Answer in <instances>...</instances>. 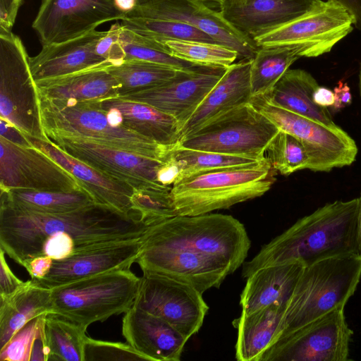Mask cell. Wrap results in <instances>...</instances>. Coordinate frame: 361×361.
<instances>
[{"label":"cell","instance_id":"1","mask_svg":"<svg viewBox=\"0 0 361 361\" xmlns=\"http://www.w3.org/2000/svg\"><path fill=\"white\" fill-rule=\"evenodd\" d=\"M148 227L137 212L123 213L97 203L68 212L47 214L19 209L1 200L0 247L20 265L37 257L43 240L56 233L71 235L77 252L140 238Z\"/></svg>","mask_w":361,"mask_h":361},{"label":"cell","instance_id":"2","mask_svg":"<svg viewBox=\"0 0 361 361\" xmlns=\"http://www.w3.org/2000/svg\"><path fill=\"white\" fill-rule=\"evenodd\" d=\"M357 212L358 197L336 200L318 208L244 262L242 276L247 279L256 270L270 265L290 262L305 267L329 258L359 255Z\"/></svg>","mask_w":361,"mask_h":361},{"label":"cell","instance_id":"3","mask_svg":"<svg viewBox=\"0 0 361 361\" xmlns=\"http://www.w3.org/2000/svg\"><path fill=\"white\" fill-rule=\"evenodd\" d=\"M39 103L47 139L53 135L79 138L161 161L169 159L173 148L114 124L97 101L59 100L39 96Z\"/></svg>","mask_w":361,"mask_h":361},{"label":"cell","instance_id":"4","mask_svg":"<svg viewBox=\"0 0 361 361\" xmlns=\"http://www.w3.org/2000/svg\"><path fill=\"white\" fill-rule=\"evenodd\" d=\"M274 172L266 157L254 164L183 177L170 192L178 215H201L263 195L275 180Z\"/></svg>","mask_w":361,"mask_h":361},{"label":"cell","instance_id":"5","mask_svg":"<svg viewBox=\"0 0 361 361\" xmlns=\"http://www.w3.org/2000/svg\"><path fill=\"white\" fill-rule=\"evenodd\" d=\"M360 279L358 254L329 258L303 267L284 312L280 338L336 309L344 308Z\"/></svg>","mask_w":361,"mask_h":361},{"label":"cell","instance_id":"6","mask_svg":"<svg viewBox=\"0 0 361 361\" xmlns=\"http://www.w3.org/2000/svg\"><path fill=\"white\" fill-rule=\"evenodd\" d=\"M140 283L129 269H116L51 289V312L87 329L96 322L127 312Z\"/></svg>","mask_w":361,"mask_h":361},{"label":"cell","instance_id":"7","mask_svg":"<svg viewBox=\"0 0 361 361\" xmlns=\"http://www.w3.org/2000/svg\"><path fill=\"white\" fill-rule=\"evenodd\" d=\"M142 238L192 245L224 260L235 270L245 262L251 244L244 225L222 214L178 215L148 227Z\"/></svg>","mask_w":361,"mask_h":361},{"label":"cell","instance_id":"8","mask_svg":"<svg viewBox=\"0 0 361 361\" xmlns=\"http://www.w3.org/2000/svg\"><path fill=\"white\" fill-rule=\"evenodd\" d=\"M279 128L251 103L234 108L183 137L180 147L262 159Z\"/></svg>","mask_w":361,"mask_h":361},{"label":"cell","instance_id":"9","mask_svg":"<svg viewBox=\"0 0 361 361\" xmlns=\"http://www.w3.org/2000/svg\"><path fill=\"white\" fill-rule=\"evenodd\" d=\"M29 57L18 36L0 33V118L25 135L47 139Z\"/></svg>","mask_w":361,"mask_h":361},{"label":"cell","instance_id":"10","mask_svg":"<svg viewBox=\"0 0 361 361\" xmlns=\"http://www.w3.org/2000/svg\"><path fill=\"white\" fill-rule=\"evenodd\" d=\"M279 130L288 133L303 144L308 157V169L329 172L352 164L357 154L353 139L339 126L331 128L268 103L262 97L250 102Z\"/></svg>","mask_w":361,"mask_h":361},{"label":"cell","instance_id":"11","mask_svg":"<svg viewBox=\"0 0 361 361\" xmlns=\"http://www.w3.org/2000/svg\"><path fill=\"white\" fill-rule=\"evenodd\" d=\"M353 29L349 13L334 1H321L300 17L254 39L258 47L293 46L301 57L329 52Z\"/></svg>","mask_w":361,"mask_h":361},{"label":"cell","instance_id":"12","mask_svg":"<svg viewBox=\"0 0 361 361\" xmlns=\"http://www.w3.org/2000/svg\"><path fill=\"white\" fill-rule=\"evenodd\" d=\"M353 334L338 308L279 338L260 361H348Z\"/></svg>","mask_w":361,"mask_h":361},{"label":"cell","instance_id":"13","mask_svg":"<svg viewBox=\"0 0 361 361\" xmlns=\"http://www.w3.org/2000/svg\"><path fill=\"white\" fill-rule=\"evenodd\" d=\"M133 306L157 316L188 339L201 328L209 307L192 286L152 272H142Z\"/></svg>","mask_w":361,"mask_h":361},{"label":"cell","instance_id":"14","mask_svg":"<svg viewBox=\"0 0 361 361\" xmlns=\"http://www.w3.org/2000/svg\"><path fill=\"white\" fill-rule=\"evenodd\" d=\"M0 149L1 191L87 192L74 176L32 145H17L0 136Z\"/></svg>","mask_w":361,"mask_h":361},{"label":"cell","instance_id":"15","mask_svg":"<svg viewBox=\"0 0 361 361\" xmlns=\"http://www.w3.org/2000/svg\"><path fill=\"white\" fill-rule=\"evenodd\" d=\"M47 140L64 152L134 190L171 189L159 180L165 161L79 138L53 135Z\"/></svg>","mask_w":361,"mask_h":361},{"label":"cell","instance_id":"16","mask_svg":"<svg viewBox=\"0 0 361 361\" xmlns=\"http://www.w3.org/2000/svg\"><path fill=\"white\" fill-rule=\"evenodd\" d=\"M135 262L142 272L155 273L188 283L202 294L212 288H219L226 277L235 271L228 263L215 257L141 240Z\"/></svg>","mask_w":361,"mask_h":361},{"label":"cell","instance_id":"17","mask_svg":"<svg viewBox=\"0 0 361 361\" xmlns=\"http://www.w3.org/2000/svg\"><path fill=\"white\" fill-rule=\"evenodd\" d=\"M124 16L109 0H42L32 26L44 47L75 39Z\"/></svg>","mask_w":361,"mask_h":361},{"label":"cell","instance_id":"18","mask_svg":"<svg viewBox=\"0 0 361 361\" xmlns=\"http://www.w3.org/2000/svg\"><path fill=\"white\" fill-rule=\"evenodd\" d=\"M125 18H158L188 24L236 51L240 60L252 59L259 47L254 39L231 25L220 11L201 1L152 0L137 6Z\"/></svg>","mask_w":361,"mask_h":361},{"label":"cell","instance_id":"19","mask_svg":"<svg viewBox=\"0 0 361 361\" xmlns=\"http://www.w3.org/2000/svg\"><path fill=\"white\" fill-rule=\"evenodd\" d=\"M226 70L203 66L195 70L178 71L159 85L121 98L149 104L176 118L182 128Z\"/></svg>","mask_w":361,"mask_h":361},{"label":"cell","instance_id":"20","mask_svg":"<svg viewBox=\"0 0 361 361\" xmlns=\"http://www.w3.org/2000/svg\"><path fill=\"white\" fill-rule=\"evenodd\" d=\"M140 250V238L102 244L54 260L47 276L32 280L39 286L51 289L107 271L129 269L136 262Z\"/></svg>","mask_w":361,"mask_h":361},{"label":"cell","instance_id":"21","mask_svg":"<svg viewBox=\"0 0 361 361\" xmlns=\"http://www.w3.org/2000/svg\"><path fill=\"white\" fill-rule=\"evenodd\" d=\"M322 0H221L220 12L235 29L252 39L314 8Z\"/></svg>","mask_w":361,"mask_h":361},{"label":"cell","instance_id":"22","mask_svg":"<svg viewBox=\"0 0 361 361\" xmlns=\"http://www.w3.org/2000/svg\"><path fill=\"white\" fill-rule=\"evenodd\" d=\"M122 334L149 361H179L188 340L163 319L133 305L125 312Z\"/></svg>","mask_w":361,"mask_h":361},{"label":"cell","instance_id":"23","mask_svg":"<svg viewBox=\"0 0 361 361\" xmlns=\"http://www.w3.org/2000/svg\"><path fill=\"white\" fill-rule=\"evenodd\" d=\"M104 31L94 30L75 39L42 47L40 52L29 57L35 81L61 77L112 63L96 51Z\"/></svg>","mask_w":361,"mask_h":361},{"label":"cell","instance_id":"24","mask_svg":"<svg viewBox=\"0 0 361 361\" xmlns=\"http://www.w3.org/2000/svg\"><path fill=\"white\" fill-rule=\"evenodd\" d=\"M27 141L76 178L95 203L130 214L134 188L114 179L64 152L47 139L25 135Z\"/></svg>","mask_w":361,"mask_h":361},{"label":"cell","instance_id":"25","mask_svg":"<svg viewBox=\"0 0 361 361\" xmlns=\"http://www.w3.org/2000/svg\"><path fill=\"white\" fill-rule=\"evenodd\" d=\"M97 102L114 124L169 147L180 142L181 126L178 121L149 104L118 97Z\"/></svg>","mask_w":361,"mask_h":361},{"label":"cell","instance_id":"26","mask_svg":"<svg viewBox=\"0 0 361 361\" xmlns=\"http://www.w3.org/2000/svg\"><path fill=\"white\" fill-rule=\"evenodd\" d=\"M250 67L251 60H240L226 68L222 77L182 127L180 139L217 116L250 102L252 97Z\"/></svg>","mask_w":361,"mask_h":361},{"label":"cell","instance_id":"27","mask_svg":"<svg viewBox=\"0 0 361 361\" xmlns=\"http://www.w3.org/2000/svg\"><path fill=\"white\" fill-rule=\"evenodd\" d=\"M303 267L283 263L262 267L247 278L240 294L242 312L250 313L269 305L287 304Z\"/></svg>","mask_w":361,"mask_h":361},{"label":"cell","instance_id":"28","mask_svg":"<svg viewBox=\"0 0 361 361\" xmlns=\"http://www.w3.org/2000/svg\"><path fill=\"white\" fill-rule=\"evenodd\" d=\"M286 308L283 305H269L250 313L241 312L233 321L238 330L237 360L260 361L281 335Z\"/></svg>","mask_w":361,"mask_h":361},{"label":"cell","instance_id":"29","mask_svg":"<svg viewBox=\"0 0 361 361\" xmlns=\"http://www.w3.org/2000/svg\"><path fill=\"white\" fill-rule=\"evenodd\" d=\"M106 68L35 81L38 95L51 99L80 102L117 97L119 84Z\"/></svg>","mask_w":361,"mask_h":361},{"label":"cell","instance_id":"30","mask_svg":"<svg viewBox=\"0 0 361 361\" xmlns=\"http://www.w3.org/2000/svg\"><path fill=\"white\" fill-rule=\"evenodd\" d=\"M318 86L317 80L306 71L288 69L272 89L261 97L275 106L336 128L338 126L328 109L313 101V94Z\"/></svg>","mask_w":361,"mask_h":361},{"label":"cell","instance_id":"31","mask_svg":"<svg viewBox=\"0 0 361 361\" xmlns=\"http://www.w3.org/2000/svg\"><path fill=\"white\" fill-rule=\"evenodd\" d=\"M51 312V289L32 279L8 298L0 300V348L30 320Z\"/></svg>","mask_w":361,"mask_h":361},{"label":"cell","instance_id":"32","mask_svg":"<svg viewBox=\"0 0 361 361\" xmlns=\"http://www.w3.org/2000/svg\"><path fill=\"white\" fill-rule=\"evenodd\" d=\"M1 200L19 209L47 214L68 212L95 203L85 191L9 190L1 191Z\"/></svg>","mask_w":361,"mask_h":361},{"label":"cell","instance_id":"33","mask_svg":"<svg viewBox=\"0 0 361 361\" xmlns=\"http://www.w3.org/2000/svg\"><path fill=\"white\" fill-rule=\"evenodd\" d=\"M300 57L301 50L297 47H259L251 59L252 97L267 94L289 67Z\"/></svg>","mask_w":361,"mask_h":361},{"label":"cell","instance_id":"34","mask_svg":"<svg viewBox=\"0 0 361 361\" xmlns=\"http://www.w3.org/2000/svg\"><path fill=\"white\" fill-rule=\"evenodd\" d=\"M86 330L62 315L47 313L44 334L49 360L84 361Z\"/></svg>","mask_w":361,"mask_h":361},{"label":"cell","instance_id":"35","mask_svg":"<svg viewBox=\"0 0 361 361\" xmlns=\"http://www.w3.org/2000/svg\"><path fill=\"white\" fill-rule=\"evenodd\" d=\"M106 69L119 84V97L159 85L178 71L168 66L139 60L124 61Z\"/></svg>","mask_w":361,"mask_h":361},{"label":"cell","instance_id":"36","mask_svg":"<svg viewBox=\"0 0 361 361\" xmlns=\"http://www.w3.org/2000/svg\"><path fill=\"white\" fill-rule=\"evenodd\" d=\"M169 158L176 164L179 170L177 179L178 180L200 172L257 164L266 157L259 159L192 149L180 147L178 144L171 149Z\"/></svg>","mask_w":361,"mask_h":361},{"label":"cell","instance_id":"37","mask_svg":"<svg viewBox=\"0 0 361 361\" xmlns=\"http://www.w3.org/2000/svg\"><path fill=\"white\" fill-rule=\"evenodd\" d=\"M119 41L123 52V61H144L168 66L178 71H192L203 66L173 56L164 44L139 35L121 24Z\"/></svg>","mask_w":361,"mask_h":361},{"label":"cell","instance_id":"38","mask_svg":"<svg viewBox=\"0 0 361 361\" xmlns=\"http://www.w3.org/2000/svg\"><path fill=\"white\" fill-rule=\"evenodd\" d=\"M120 21L123 27L161 44L170 40L219 44L207 34L178 21L150 18H125Z\"/></svg>","mask_w":361,"mask_h":361},{"label":"cell","instance_id":"39","mask_svg":"<svg viewBox=\"0 0 361 361\" xmlns=\"http://www.w3.org/2000/svg\"><path fill=\"white\" fill-rule=\"evenodd\" d=\"M46 314L30 320L0 348L1 361L49 360L44 334Z\"/></svg>","mask_w":361,"mask_h":361},{"label":"cell","instance_id":"40","mask_svg":"<svg viewBox=\"0 0 361 361\" xmlns=\"http://www.w3.org/2000/svg\"><path fill=\"white\" fill-rule=\"evenodd\" d=\"M163 44L173 56L200 66L227 68L238 59L236 51L217 43L170 40Z\"/></svg>","mask_w":361,"mask_h":361},{"label":"cell","instance_id":"41","mask_svg":"<svg viewBox=\"0 0 361 361\" xmlns=\"http://www.w3.org/2000/svg\"><path fill=\"white\" fill-rule=\"evenodd\" d=\"M266 153L272 168L281 175L288 176L308 169L309 157L303 144L296 137L283 130H279Z\"/></svg>","mask_w":361,"mask_h":361},{"label":"cell","instance_id":"42","mask_svg":"<svg viewBox=\"0 0 361 361\" xmlns=\"http://www.w3.org/2000/svg\"><path fill=\"white\" fill-rule=\"evenodd\" d=\"M170 190H135L131 198L133 210L149 227L178 216Z\"/></svg>","mask_w":361,"mask_h":361},{"label":"cell","instance_id":"43","mask_svg":"<svg viewBox=\"0 0 361 361\" xmlns=\"http://www.w3.org/2000/svg\"><path fill=\"white\" fill-rule=\"evenodd\" d=\"M84 361L90 360H145L128 343L95 340L86 336Z\"/></svg>","mask_w":361,"mask_h":361},{"label":"cell","instance_id":"44","mask_svg":"<svg viewBox=\"0 0 361 361\" xmlns=\"http://www.w3.org/2000/svg\"><path fill=\"white\" fill-rule=\"evenodd\" d=\"M121 23L112 25L109 30L104 31L97 42V53L108 60L112 65L123 61L124 56L119 41Z\"/></svg>","mask_w":361,"mask_h":361},{"label":"cell","instance_id":"45","mask_svg":"<svg viewBox=\"0 0 361 361\" xmlns=\"http://www.w3.org/2000/svg\"><path fill=\"white\" fill-rule=\"evenodd\" d=\"M4 250L0 247V300L11 295L25 282L18 279L11 271L5 257Z\"/></svg>","mask_w":361,"mask_h":361},{"label":"cell","instance_id":"46","mask_svg":"<svg viewBox=\"0 0 361 361\" xmlns=\"http://www.w3.org/2000/svg\"><path fill=\"white\" fill-rule=\"evenodd\" d=\"M23 0H0V33L12 32Z\"/></svg>","mask_w":361,"mask_h":361},{"label":"cell","instance_id":"47","mask_svg":"<svg viewBox=\"0 0 361 361\" xmlns=\"http://www.w3.org/2000/svg\"><path fill=\"white\" fill-rule=\"evenodd\" d=\"M54 259L46 255H41L25 261L23 266L29 273L31 279L38 280L47 276L52 267Z\"/></svg>","mask_w":361,"mask_h":361},{"label":"cell","instance_id":"48","mask_svg":"<svg viewBox=\"0 0 361 361\" xmlns=\"http://www.w3.org/2000/svg\"><path fill=\"white\" fill-rule=\"evenodd\" d=\"M1 135L8 140L23 146H31L25 136L8 121L0 118Z\"/></svg>","mask_w":361,"mask_h":361},{"label":"cell","instance_id":"49","mask_svg":"<svg viewBox=\"0 0 361 361\" xmlns=\"http://www.w3.org/2000/svg\"><path fill=\"white\" fill-rule=\"evenodd\" d=\"M335 103L334 109L338 111L351 104L352 95L350 90L347 83L340 81L334 90Z\"/></svg>","mask_w":361,"mask_h":361},{"label":"cell","instance_id":"50","mask_svg":"<svg viewBox=\"0 0 361 361\" xmlns=\"http://www.w3.org/2000/svg\"><path fill=\"white\" fill-rule=\"evenodd\" d=\"M334 1L343 7L352 16L353 26L361 30V0H327Z\"/></svg>","mask_w":361,"mask_h":361},{"label":"cell","instance_id":"51","mask_svg":"<svg viewBox=\"0 0 361 361\" xmlns=\"http://www.w3.org/2000/svg\"><path fill=\"white\" fill-rule=\"evenodd\" d=\"M313 101L322 107L333 106L335 103L334 92L327 87L319 85L314 92Z\"/></svg>","mask_w":361,"mask_h":361},{"label":"cell","instance_id":"52","mask_svg":"<svg viewBox=\"0 0 361 361\" xmlns=\"http://www.w3.org/2000/svg\"><path fill=\"white\" fill-rule=\"evenodd\" d=\"M122 13L127 15L137 6L147 3L152 0H109ZM124 16V17H125Z\"/></svg>","mask_w":361,"mask_h":361},{"label":"cell","instance_id":"53","mask_svg":"<svg viewBox=\"0 0 361 361\" xmlns=\"http://www.w3.org/2000/svg\"><path fill=\"white\" fill-rule=\"evenodd\" d=\"M357 239L359 255L361 256V193L360 196L358 197Z\"/></svg>","mask_w":361,"mask_h":361},{"label":"cell","instance_id":"54","mask_svg":"<svg viewBox=\"0 0 361 361\" xmlns=\"http://www.w3.org/2000/svg\"><path fill=\"white\" fill-rule=\"evenodd\" d=\"M359 90H360V94L361 97V64H360V73H359Z\"/></svg>","mask_w":361,"mask_h":361},{"label":"cell","instance_id":"55","mask_svg":"<svg viewBox=\"0 0 361 361\" xmlns=\"http://www.w3.org/2000/svg\"><path fill=\"white\" fill-rule=\"evenodd\" d=\"M197 1H216V2H219L221 0H197Z\"/></svg>","mask_w":361,"mask_h":361}]
</instances>
